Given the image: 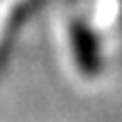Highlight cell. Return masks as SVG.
Instances as JSON below:
<instances>
[{
  "instance_id": "2",
  "label": "cell",
  "mask_w": 122,
  "mask_h": 122,
  "mask_svg": "<svg viewBox=\"0 0 122 122\" xmlns=\"http://www.w3.org/2000/svg\"><path fill=\"white\" fill-rule=\"evenodd\" d=\"M32 2H34V0H7V2L0 7V48H2L5 39L9 36L14 23L23 16V11H25Z\"/></svg>"
},
{
  "instance_id": "1",
  "label": "cell",
  "mask_w": 122,
  "mask_h": 122,
  "mask_svg": "<svg viewBox=\"0 0 122 122\" xmlns=\"http://www.w3.org/2000/svg\"><path fill=\"white\" fill-rule=\"evenodd\" d=\"M70 41H72L75 61H77L79 70L84 75H91V77L97 75L100 72V52H97V43L91 30L84 23L75 20L70 25Z\"/></svg>"
}]
</instances>
